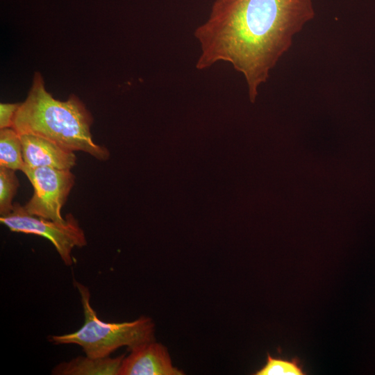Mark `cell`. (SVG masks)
Listing matches in <instances>:
<instances>
[{"mask_svg":"<svg viewBox=\"0 0 375 375\" xmlns=\"http://www.w3.org/2000/svg\"><path fill=\"white\" fill-rule=\"evenodd\" d=\"M125 355L112 358L77 356L69 361L62 362L53 367V375H118Z\"/></svg>","mask_w":375,"mask_h":375,"instance_id":"obj_8","label":"cell"},{"mask_svg":"<svg viewBox=\"0 0 375 375\" xmlns=\"http://www.w3.org/2000/svg\"><path fill=\"white\" fill-rule=\"evenodd\" d=\"M84 315L83 325L76 331L54 335L49 341L55 345L76 344L86 356L104 358L120 347L130 350L143 343L154 340L155 326L149 317L141 316L131 322H106L101 320L92 308L88 288L74 281Z\"/></svg>","mask_w":375,"mask_h":375,"instance_id":"obj_3","label":"cell"},{"mask_svg":"<svg viewBox=\"0 0 375 375\" xmlns=\"http://www.w3.org/2000/svg\"><path fill=\"white\" fill-rule=\"evenodd\" d=\"M256 375H304L305 372L297 358L290 360L274 358L268 354L266 363L254 373Z\"/></svg>","mask_w":375,"mask_h":375,"instance_id":"obj_11","label":"cell"},{"mask_svg":"<svg viewBox=\"0 0 375 375\" xmlns=\"http://www.w3.org/2000/svg\"><path fill=\"white\" fill-rule=\"evenodd\" d=\"M120 365L118 375H182L172 364L167 348L154 340L129 350Z\"/></svg>","mask_w":375,"mask_h":375,"instance_id":"obj_6","label":"cell"},{"mask_svg":"<svg viewBox=\"0 0 375 375\" xmlns=\"http://www.w3.org/2000/svg\"><path fill=\"white\" fill-rule=\"evenodd\" d=\"M19 135L25 166L70 170L76 165V156L74 151L38 135L26 133Z\"/></svg>","mask_w":375,"mask_h":375,"instance_id":"obj_7","label":"cell"},{"mask_svg":"<svg viewBox=\"0 0 375 375\" xmlns=\"http://www.w3.org/2000/svg\"><path fill=\"white\" fill-rule=\"evenodd\" d=\"M92 122V114L77 96L72 94L66 101L55 99L46 90L42 74L35 72L12 128L19 135H38L65 149L83 151L97 160H106L109 151L93 141Z\"/></svg>","mask_w":375,"mask_h":375,"instance_id":"obj_2","label":"cell"},{"mask_svg":"<svg viewBox=\"0 0 375 375\" xmlns=\"http://www.w3.org/2000/svg\"><path fill=\"white\" fill-rule=\"evenodd\" d=\"M0 167L22 172L25 167L20 135L12 128L0 129Z\"/></svg>","mask_w":375,"mask_h":375,"instance_id":"obj_9","label":"cell"},{"mask_svg":"<svg viewBox=\"0 0 375 375\" xmlns=\"http://www.w3.org/2000/svg\"><path fill=\"white\" fill-rule=\"evenodd\" d=\"M19 106V103L0 104V129L12 127L13 120Z\"/></svg>","mask_w":375,"mask_h":375,"instance_id":"obj_12","label":"cell"},{"mask_svg":"<svg viewBox=\"0 0 375 375\" xmlns=\"http://www.w3.org/2000/svg\"><path fill=\"white\" fill-rule=\"evenodd\" d=\"M314 16L312 0H215L194 31L201 47L196 67L231 64L244 76L253 103L294 35Z\"/></svg>","mask_w":375,"mask_h":375,"instance_id":"obj_1","label":"cell"},{"mask_svg":"<svg viewBox=\"0 0 375 375\" xmlns=\"http://www.w3.org/2000/svg\"><path fill=\"white\" fill-rule=\"evenodd\" d=\"M23 172L33 187V194L24 206L31 215L53 221H62L61 208L75 183L70 170L48 167L30 168Z\"/></svg>","mask_w":375,"mask_h":375,"instance_id":"obj_5","label":"cell"},{"mask_svg":"<svg viewBox=\"0 0 375 375\" xmlns=\"http://www.w3.org/2000/svg\"><path fill=\"white\" fill-rule=\"evenodd\" d=\"M0 222L12 232L37 235L49 240L67 267L73 264L72 250L87 245L85 233L72 214H67L62 221L49 220L29 214L24 206L15 202L12 212L1 216Z\"/></svg>","mask_w":375,"mask_h":375,"instance_id":"obj_4","label":"cell"},{"mask_svg":"<svg viewBox=\"0 0 375 375\" xmlns=\"http://www.w3.org/2000/svg\"><path fill=\"white\" fill-rule=\"evenodd\" d=\"M19 182L15 171L0 167V215L5 216L13 209L12 199L17 193Z\"/></svg>","mask_w":375,"mask_h":375,"instance_id":"obj_10","label":"cell"}]
</instances>
